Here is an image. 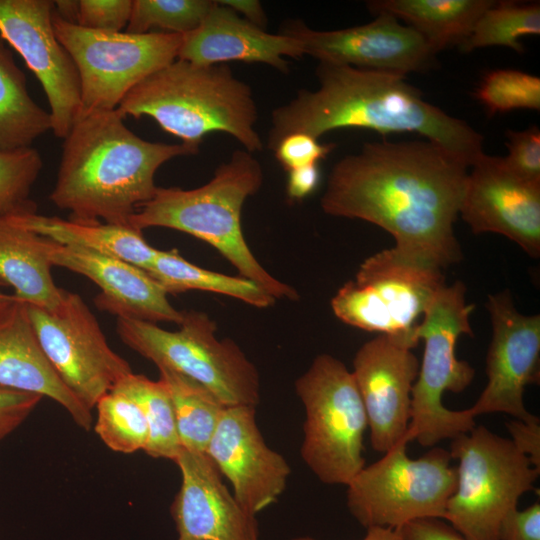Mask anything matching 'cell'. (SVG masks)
<instances>
[{
	"label": "cell",
	"mask_w": 540,
	"mask_h": 540,
	"mask_svg": "<svg viewBox=\"0 0 540 540\" xmlns=\"http://www.w3.org/2000/svg\"><path fill=\"white\" fill-rule=\"evenodd\" d=\"M444 285L442 268L392 247L365 259L332 298L331 308L343 323L365 331L415 334L420 316Z\"/></svg>",
	"instance_id": "obj_11"
},
{
	"label": "cell",
	"mask_w": 540,
	"mask_h": 540,
	"mask_svg": "<svg viewBox=\"0 0 540 540\" xmlns=\"http://www.w3.org/2000/svg\"><path fill=\"white\" fill-rule=\"evenodd\" d=\"M52 22L77 69L81 110L85 111L117 109L134 86L177 59L183 36L90 30L61 19L54 11Z\"/></svg>",
	"instance_id": "obj_12"
},
{
	"label": "cell",
	"mask_w": 540,
	"mask_h": 540,
	"mask_svg": "<svg viewBox=\"0 0 540 540\" xmlns=\"http://www.w3.org/2000/svg\"><path fill=\"white\" fill-rule=\"evenodd\" d=\"M25 305L49 362L89 410L133 372L130 364L109 346L94 314L77 293L65 291L62 302L53 310Z\"/></svg>",
	"instance_id": "obj_13"
},
{
	"label": "cell",
	"mask_w": 540,
	"mask_h": 540,
	"mask_svg": "<svg viewBox=\"0 0 540 540\" xmlns=\"http://www.w3.org/2000/svg\"><path fill=\"white\" fill-rule=\"evenodd\" d=\"M41 399L40 395L0 385V441L29 417Z\"/></svg>",
	"instance_id": "obj_39"
},
{
	"label": "cell",
	"mask_w": 540,
	"mask_h": 540,
	"mask_svg": "<svg viewBox=\"0 0 540 540\" xmlns=\"http://www.w3.org/2000/svg\"><path fill=\"white\" fill-rule=\"evenodd\" d=\"M94 430L111 450L131 454L144 450L149 429L141 407L133 399L111 390L102 396L95 408Z\"/></svg>",
	"instance_id": "obj_32"
},
{
	"label": "cell",
	"mask_w": 540,
	"mask_h": 540,
	"mask_svg": "<svg viewBox=\"0 0 540 540\" xmlns=\"http://www.w3.org/2000/svg\"><path fill=\"white\" fill-rule=\"evenodd\" d=\"M114 110H81L63 138L54 188L49 196L72 220L129 226L149 201L154 177L167 161L198 151L180 144L147 141Z\"/></svg>",
	"instance_id": "obj_3"
},
{
	"label": "cell",
	"mask_w": 540,
	"mask_h": 540,
	"mask_svg": "<svg viewBox=\"0 0 540 540\" xmlns=\"http://www.w3.org/2000/svg\"><path fill=\"white\" fill-rule=\"evenodd\" d=\"M306 419L301 457L325 484L347 485L364 467L365 408L352 372L320 354L295 382Z\"/></svg>",
	"instance_id": "obj_9"
},
{
	"label": "cell",
	"mask_w": 540,
	"mask_h": 540,
	"mask_svg": "<svg viewBox=\"0 0 540 540\" xmlns=\"http://www.w3.org/2000/svg\"><path fill=\"white\" fill-rule=\"evenodd\" d=\"M469 168L428 140L366 143L333 166L321 208L377 225L397 250L443 269L462 259L454 224Z\"/></svg>",
	"instance_id": "obj_1"
},
{
	"label": "cell",
	"mask_w": 540,
	"mask_h": 540,
	"mask_svg": "<svg viewBox=\"0 0 540 540\" xmlns=\"http://www.w3.org/2000/svg\"><path fill=\"white\" fill-rule=\"evenodd\" d=\"M539 34V2L494 1L459 47L462 52H470L479 48L503 46L522 53L524 48L519 39Z\"/></svg>",
	"instance_id": "obj_31"
},
{
	"label": "cell",
	"mask_w": 540,
	"mask_h": 540,
	"mask_svg": "<svg viewBox=\"0 0 540 540\" xmlns=\"http://www.w3.org/2000/svg\"><path fill=\"white\" fill-rule=\"evenodd\" d=\"M220 4L230 8L248 22L265 30L267 16L260 1L257 0H221Z\"/></svg>",
	"instance_id": "obj_44"
},
{
	"label": "cell",
	"mask_w": 540,
	"mask_h": 540,
	"mask_svg": "<svg viewBox=\"0 0 540 540\" xmlns=\"http://www.w3.org/2000/svg\"><path fill=\"white\" fill-rule=\"evenodd\" d=\"M17 298L12 294L0 292V318L5 315L16 302Z\"/></svg>",
	"instance_id": "obj_47"
},
{
	"label": "cell",
	"mask_w": 540,
	"mask_h": 540,
	"mask_svg": "<svg viewBox=\"0 0 540 540\" xmlns=\"http://www.w3.org/2000/svg\"><path fill=\"white\" fill-rule=\"evenodd\" d=\"M491 113L540 109V78L515 69H496L485 75L475 93Z\"/></svg>",
	"instance_id": "obj_35"
},
{
	"label": "cell",
	"mask_w": 540,
	"mask_h": 540,
	"mask_svg": "<svg viewBox=\"0 0 540 540\" xmlns=\"http://www.w3.org/2000/svg\"><path fill=\"white\" fill-rule=\"evenodd\" d=\"M51 268L42 237L0 217V285L25 303L53 310L65 290L54 282Z\"/></svg>",
	"instance_id": "obj_25"
},
{
	"label": "cell",
	"mask_w": 540,
	"mask_h": 540,
	"mask_svg": "<svg viewBox=\"0 0 540 540\" xmlns=\"http://www.w3.org/2000/svg\"><path fill=\"white\" fill-rule=\"evenodd\" d=\"M319 180L318 164L288 171L287 194L291 199H302L317 188Z\"/></svg>",
	"instance_id": "obj_43"
},
{
	"label": "cell",
	"mask_w": 540,
	"mask_h": 540,
	"mask_svg": "<svg viewBox=\"0 0 540 540\" xmlns=\"http://www.w3.org/2000/svg\"><path fill=\"white\" fill-rule=\"evenodd\" d=\"M159 372L171 397L182 448L206 453L226 406L195 380L165 368Z\"/></svg>",
	"instance_id": "obj_29"
},
{
	"label": "cell",
	"mask_w": 540,
	"mask_h": 540,
	"mask_svg": "<svg viewBox=\"0 0 540 540\" xmlns=\"http://www.w3.org/2000/svg\"><path fill=\"white\" fill-rule=\"evenodd\" d=\"M415 334H378L356 352L353 371L370 429L372 448L386 452L407 432L411 393L419 372Z\"/></svg>",
	"instance_id": "obj_17"
},
{
	"label": "cell",
	"mask_w": 540,
	"mask_h": 540,
	"mask_svg": "<svg viewBox=\"0 0 540 540\" xmlns=\"http://www.w3.org/2000/svg\"><path fill=\"white\" fill-rule=\"evenodd\" d=\"M53 11L50 0H0V37L40 82L51 131L63 139L81 110V89L75 64L54 31Z\"/></svg>",
	"instance_id": "obj_14"
},
{
	"label": "cell",
	"mask_w": 540,
	"mask_h": 540,
	"mask_svg": "<svg viewBox=\"0 0 540 540\" xmlns=\"http://www.w3.org/2000/svg\"><path fill=\"white\" fill-rule=\"evenodd\" d=\"M506 428L511 435L514 446L522 452L540 470V420L537 417L531 421L510 420Z\"/></svg>",
	"instance_id": "obj_41"
},
{
	"label": "cell",
	"mask_w": 540,
	"mask_h": 540,
	"mask_svg": "<svg viewBox=\"0 0 540 540\" xmlns=\"http://www.w3.org/2000/svg\"><path fill=\"white\" fill-rule=\"evenodd\" d=\"M492 0H377L367 7L373 14L387 13L404 20L438 53L460 46Z\"/></svg>",
	"instance_id": "obj_26"
},
{
	"label": "cell",
	"mask_w": 540,
	"mask_h": 540,
	"mask_svg": "<svg viewBox=\"0 0 540 540\" xmlns=\"http://www.w3.org/2000/svg\"><path fill=\"white\" fill-rule=\"evenodd\" d=\"M474 305L466 300L461 281L444 285L423 314L415 335L424 340V353L411 393V419L407 430L411 440L434 447L454 439L476 426L469 408L449 410L442 404L445 391L460 393L473 381L474 368L456 356L461 335L473 336L470 314Z\"/></svg>",
	"instance_id": "obj_6"
},
{
	"label": "cell",
	"mask_w": 540,
	"mask_h": 540,
	"mask_svg": "<svg viewBox=\"0 0 540 540\" xmlns=\"http://www.w3.org/2000/svg\"><path fill=\"white\" fill-rule=\"evenodd\" d=\"M406 434L384 456L364 467L347 486V507L363 527L399 529L422 518H444L456 489L448 450L432 447L418 459L407 455Z\"/></svg>",
	"instance_id": "obj_10"
},
{
	"label": "cell",
	"mask_w": 540,
	"mask_h": 540,
	"mask_svg": "<svg viewBox=\"0 0 540 540\" xmlns=\"http://www.w3.org/2000/svg\"><path fill=\"white\" fill-rule=\"evenodd\" d=\"M468 172L459 216L475 234L497 233L533 258L540 255V183L513 174L483 153Z\"/></svg>",
	"instance_id": "obj_18"
},
{
	"label": "cell",
	"mask_w": 540,
	"mask_h": 540,
	"mask_svg": "<svg viewBox=\"0 0 540 540\" xmlns=\"http://www.w3.org/2000/svg\"><path fill=\"white\" fill-rule=\"evenodd\" d=\"M263 169L253 153L235 150L206 184L194 189L157 187L153 197L131 216L129 226L178 230L216 248L239 272L276 300L298 299L297 291L274 278L249 249L241 227L246 199L259 191Z\"/></svg>",
	"instance_id": "obj_5"
},
{
	"label": "cell",
	"mask_w": 540,
	"mask_h": 540,
	"mask_svg": "<svg viewBox=\"0 0 540 540\" xmlns=\"http://www.w3.org/2000/svg\"><path fill=\"white\" fill-rule=\"evenodd\" d=\"M146 272L167 294L203 290L227 295L257 308L269 307L276 301L255 282L198 267L179 255L177 250H158Z\"/></svg>",
	"instance_id": "obj_28"
},
{
	"label": "cell",
	"mask_w": 540,
	"mask_h": 540,
	"mask_svg": "<svg viewBox=\"0 0 540 540\" xmlns=\"http://www.w3.org/2000/svg\"><path fill=\"white\" fill-rule=\"evenodd\" d=\"M508 155L505 166L519 178L540 183V131L532 126L522 131H507Z\"/></svg>",
	"instance_id": "obj_36"
},
{
	"label": "cell",
	"mask_w": 540,
	"mask_h": 540,
	"mask_svg": "<svg viewBox=\"0 0 540 540\" xmlns=\"http://www.w3.org/2000/svg\"><path fill=\"white\" fill-rule=\"evenodd\" d=\"M255 408L226 406L206 450L237 502L253 516L278 500L291 472L283 456L266 444Z\"/></svg>",
	"instance_id": "obj_19"
},
{
	"label": "cell",
	"mask_w": 540,
	"mask_h": 540,
	"mask_svg": "<svg viewBox=\"0 0 540 540\" xmlns=\"http://www.w3.org/2000/svg\"><path fill=\"white\" fill-rule=\"evenodd\" d=\"M301 56L302 47L295 38L268 33L215 1L198 28L182 36L177 58L198 65L263 63L287 73L284 57Z\"/></svg>",
	"instance_id": "obj_22"
},
{
	"label": "cell",
	"mask_w": 540,
	"mask_h": 540,
	"mask_svg": "<svg viewBox=\"0 0 540 540\" xmlns=\"http://www.w3.org/2000/svg\"><path fill=\"white\" fill-rule=\"evenodd\" d=\"M290 540H318L309 536L295 537ZM362 540H402L399 529L388 527L367 528L366 535Z\"/></svg>",
	"instance_id": "obj_45"
},
{
	"label": "cell",
	"mask_w": 540,
	"mask_h": 540,
	"mask_svg": "<svg viewBox=\"0 0 540 540\" xmlns=\"http://www.w3.org/2000/svg\"><path fill=\"white\" fill-rule=\"evenodd\" d=\"M334 148L333 144H321L317 138L302 132L292 133L280 140L273 150L278 162L287 171L318 164Z\"/></svg>",
	"instance_id": "obj_38"
},
{
	"label": "cell",
	"mask_w": 540,
	"mask_h": 540,
	"mask_svg": "<svg viewBox=\"0 0 540 540\" xmlns=\"http://www.w3.org/2000/svg\"><path fill=\"white\" fill-rule=\"evenodd\" d=\"M178 330H165L147 321L117 318L122 342L157 367L202 384L225 406H254L260 401L255 365L230 339L220 340L207 314L183 311Z\"/></svg>",
	"instance_id": "obj_7"
},
{
	"label": "cell",
	"mask_w": 540,
	"mask_h": 540,
	"mask_svg": "<svg viewBox=\"0 0 540 540\" xmlns=\"http://www.w3.org/2000/svg\"><path fill=\"white\" fill-rule=\"evenodd\" d=\"M6 218L41 237L109 255L144 271L148 270L158 251L145 241L141 231L130 226L65 220L37 212Z\"/></svg>",
	"instance_id": "obj_24"
},
{
	"label": "cell",
	"mask_w": 540,
	"mask_h": 540,
	"mask_svg": "<svg viewBox=\"0 0 540 540\" xmlns=\"http://www.w3.org/2000/svg\"><path fill=\"white\" fill-rule=\"evenodd\" d=\"M499 540H540L539 501L524 510H511L501 522Z\"/></svg>",
	"instance_id": "obj_40"
},
{
	"label": "cell",
	"mask_w": 540,
	"mask_h": 540,
	"mask_svg": "<svg viewBox=\"0 0 540 540\" xmlns=\"http://www.w3.org/2000/svg\"><path fill=\"white\" fill-rule=\"evenodd\" d=\"M402 540H466L440 518H422L399 528Z\"/></svg>",
	"instance_id": "obj_42"
},
{
	"label": "cell",
	"mask_w": 540,
	"mask_h": 540,
	"mask_svg": "<svg viewBox=\"0 0 540 540\" xmlns=\"http://www.w3.org/2000/svg\"><path fill=\"white\" fill-rule=\"evenodd\" d=\"M132 0H79L76 24L90 30L120 32L126 29Z\"/></svg>",
	"instance_id": "obj_37"
},
{
	"label": "cell",
	"mask_w": 540,
	"mask_h": 540,
	"mask_svg": "<svg viewBox=\"0 0 540 540\" xmlns=\"http://www.w3.org/2000/svg\"><path fill=\"white\" fill-rule=\"evenodd\" d=\"M112 390L130 397L143 410L149 429L145 453L153 458L175 462L182 445L171 397L165 383L160 378L153 381L132 372L121 379Z\"/></svg>",
	"instance_id": "obj_30"
},
{
	"label": "cell",
	"mask_w": 540,
	"mask_h": 540,
	"mask_svg": "<svg viewBox=\"0 0 540 540\" xmlns=\"http://www.w3.org/2000/svg\"><path fill=\"white\" fill-rule=\"evenodd\" d=\"M319 86L300 90L271 113L268 148L302 132L315 138L339 128H366L382 135L416 133L471 166L483 152V137L465 121L424 100L405 77L319 62Z\"/></svg>",
	"instance_id": "obj_2"
},
{
	"label": "cell",
	"mask_w": 540,
	"mask_h": 540,
	"mask_svg": "<svg viewBox=\"0 0 540 540\" xmlns=\"http://www.w3.org/2000/svg\"><path fill=\"white\" fill-rule=\"evenodd\" d=\"M43 161L33 147L0 150V217L35 213L30 192Z\"/></svg>",
	"instance_id": "obj_34"
},
{
	"label": "cell",
	"mask_w": 540,
	"mask_h": 540,
	"mask_svg": "<svg viewBox=\"0 0 540 540\" xmlns=\"http://www.w3.org/2000/svg\"><path fill=\"white\" fill-rule=\"evenodd\" d=\"M492 339L486 356L487 384L469 409L476 418L506 413L521 421L538 416L523 401L526 386L540 380V316L520 313L509 290L489 294Z\"/></svg>",
	"instance_id": "obj_16"
},
{
	"label": "cell",
	"mask_w": 540,
	"mask_h": 540,
	"mask_svg": "<svg viewBox=\"0 0 540 540\" xmlns=\"http://www.w3.org/2000/svg\"><path fill=\"white\" fill-rule=\"evenodd\" d=\"M117 109L124 117L154 119L196 151L213 132L231 135L251 153L263 149L255 129L253 92L227 64L198 65L177 58L134 86Z\"/></svg>",
	"instance_id": "obj_4"
},
{
	"label": "cell",
	"mask_w": 540,
	"mask_h": 540,
	"mask_svg": "<svg viewBox=\"0 0 540 540\" xmlns=\"http://www.w3.org/2000/svg\"><path fill=\"white\" fill-rule=\"evenodd\" d=\"M54 12L61 19L76 24L79 0L53 1Z\"/></svg>",
	"instance_id": "obj_46"
},
{
	"label": "cell",
	"mask_w": 540,
	"mask_h": 540,
	"mask_svg": "<svg viewBox=\"0 0 540 540\" xmlns=\"http://www.w3.org/2000/svg\"><path fill=\"white\" fill-rule=\"evenodd\" d=\"M49 130V112L30 96L25 74L0 37V150L30 147Z\"/></svg>",
	"instance_id": "obj_27"
},
{
	"label": "cell",
	"mask_w": 540,
	"mask_h": 540,
	"mask_svg": "<svg viewBox=\"0 0 540 540\" xmlns=\"http://www.w3.org/2000/svg\"><path fill=\"white\" fill-rule=\"evenodd\" d=\"M281 33L298 40L303 55L319 62L405 77L431 69L436 61L437 52L416 30L383 12L370 23L330 31L314 30L294 20Z\"/></svg>",
	"instance_id": "obj_15"
},
{
	"label": "cell",
	"mask_w": 540,
	"mask_h": 540,
	"mask_svg": "<svg viewBox=\"0 0 540 540\" xmlns=\"http://www.w3.org/2000/svg\"><path fill=\"white\" fill-rule=\"evenodd\" d=\"M449 453L459 463L443 520L466 540H499L502 520L534 488L540 470L483 425L452 439Z\"/></svg>",
	"instance_id": "obj_8"
},
{
	"label": "cell",
	"mask_w": 540,
	"mask_h": 540,
	"mask_svg": "<svg viewBox=\"0 0 540 540\" xmlns=\"http://www.w3.org/2000/svg\"><path fill=\"white\" fill-rule=\"evenodd\" d=\"M43 250L52 266L63 267L93 281L101 290L96 306L117 318L151 323L183 319L165 290L143 269L124 260L42 237Z\"/></svg>",
	"instance_id": "obj_20"
},
{
	"label": "cell",
	"mask_w": 540,
	"mask_h": 540,
	"mask_svg": "<svg viewBox=\"0 0 540 540\" xmlns=\"http://www.w3.org/2000/svg\"><path fill=\"white\" fill-rule=\"evenodd\" d=\"M0 385L48 397L61 405L79 427L91 429L92 411L69 390L49 362L25 302L19 299L0 318Z\"/></svg>",
	"instance_id": "obj_23"
},
{
	"label": "cell",
	"mask_w": 540,
	"mask_h": 540,
	"mask_svg": "<svg viewBox=\"0 0 540 540\" xmlns=\"http://www.w3.org/2000/svg\"><path fill=\"white\" fill-rule=\"evenodd\" d=\"M181 485L170 508L176 540H259L256 516L229 492L206 453L182 448Z\"/></svg>",
	"instance_id": "obj_21"
},
{
	"label": "cell",
	"mask_w": 540,
	"mask_h": 540,
	"mask_svg": "<svg viewBox=\"0 0 540 540\" xmlns=\"http://www.w3.org/2000/svg\"><path fill=\"white\" fill-rule=\"evenodd\" d=\"M215 1L211 0H132L125 32L144 34L153 28L185 35L202 23Z\"/></svg>",
	"instance_id": "obj_33"
}]
</instances>
